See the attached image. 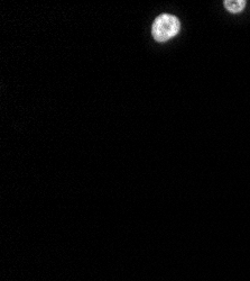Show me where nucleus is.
<instances>
[{"mask_svg": "<svg viewBox=\"0 0 250 281\" xmlns=\"http://www.w3.org/2000/svg\"><path fill=\"white\" fill-rule=\"evenodd\" d=\"M181 24L179 18L174 15L163 14L155 20L151 26V35L156 42H167L180 32Z\"/></svg>", "mask_w": 250, "mask_h": 281, "instance_id": "obj_1", "label": "nucleus"}, {"mask_svg": "<svg viewBox=\"0 0 250 281\" xmlns=\"http://www.w3.org/2000/svg\"><path fill=\"white\" fill-rule=\"evenodd\" d=\"M223 3H225V7L230 13L238 14L245 9L246 3L247 2H246L245 0H226Z\"/></svg>", "mask_w": 250, "mask_h": 281, "instance_id": "obj_2", "label": "nucleus"}]
</instances>
